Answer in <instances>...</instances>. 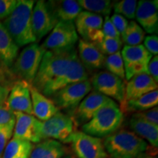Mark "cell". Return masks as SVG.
Returning <instances> with one entry per match:
<instances>
[{
    "label": "cell",
    "mask_w": 158,
    "mask_h": 158,
    "mask_svg": "<svg viewBox=\"0 0 158 158\" xmlns=\"http://www.w3.org/2000/svg\"><path fill=\"white\" fill-rule=\"evenodd\" d=\"M78 56L75 46L61 50L46 51L31 86L41 93L43 89L64 73Z\"/></svg>",
    "instance_id": "cell-1"
},
{
    "label": "cell",
    "mask_w": 158,
    "mask_h": 158,
    "mask_svg": "<svg viewBox=\"0 0 158 158\" xmlns=\"http://www.w3.org/2000/svg\"><path fill=\"white\" fill-rule=\"evenodd\" d=\"M35 2L32 0L17 1L13 11L2 23L19 48L37 41L31 26V12Z\"/></svg>",
    "instance_id": "cell-2"
},
{
    "label": "cell",
    "mask_w": 158,
    "mask_h": 158,
    "mask_svg": "<svg viewBox=\"0 0 158 158\" xmlns=\"http://www.w3.org/2000/svg\"><path fill=\"white\" fill-rule=\"evenodd\" d=\"M103 145L111 158H138L148 147L143 139L127 130H117L107 136Z\"/></svg>",
    "instance_id": "cell-3"
},
{
    "label": "cell",
    "mask_w": 158,
    "mask_h": 158,
    "mask_svg": "<svg viewBox=\"0 0 158 158\" xmlns=\"http://www.w3.org/2000/svg\"><path fill=\"white\" fill-rule=\"evenodd\" d=\"M123 121V113L114 102L102 108L89 121L83 124L82 132L99 138L107 137L118 130Z\"/></svg>",
    "instance_id": "cell-4"
},
{
    "label": "cell",
    "mask_w": 158,
    "mask_h": 158,
    "mask_svg": "<svg viewBox=\"0 0 158 158\" xmlns=\"http://www.w3.org/2000/svg\"><path fill=\"white\" fill-rule=\"evenodd\" d=\"M45 51L43 45H40L37 43L28 45L17 56L10 68L12 73L21 78L20 80L31 84Z\"/></svg>",
    "instance_id": "cell-5"
},
{
    "label": "cell",
    "mask_w": 158,
    "mask_h": 158,
    "mask_svg": "<svg viewBox=\"0 0 158 158\" xmlns=\"http://www.w3.org/2000/svg\"><path fill=\"white\" fill-rule=\"evenodd\" d=\"M92 88L91 81L86 80L68 85L56 91L50 98L59 110H68L73 113L85 97L91 92Z\"/></svg>",
    "instance_id": "cell-6"
},
{
    "label": "cell",
    "mask_w": 158,
    "mask_h": 158,
    "mask_svg": "<svg viewBox=\"0 0 158 158\" xmlns=\"http://www.w3.org/2000/svg\"><path fill=\"white\" fill-rule=\"evenodd\" d=\"M75 127L76 125L70 116L59 110L49 119L41 122V138L42 140L51 139L66 143L75 132Z\"/></svg>",
    "instance_id": "cell-7"
},
{
    "label": "cell",
    "mask_w": 158,
    "mask_h": 158,
    "mask_svg": "<svg viewBox=\"0 0 158 158\" xmlns=\"http://www.w3.org/2000/svg\"><path fill=\"white\" fill-rule=\"evenodd\" d=\"M73 151L78 158H108L103 143L100 138L81 131H75L69 138Z\"/></svg>",
    "instance_id": "cell-8"
},
{
    "label": "cell",
    "mask_w": 158,
    "mask_h": 158,
    "mask_svg": "<svg viewBox=\"0 0 158 158\" xmlns=\"http://www.w3.org/2000/svg\"><path fill=\"white\" fill-rule=\"evenodd\" d=\"M121 54L124 62L125 78L127 81L135 75L147 73V66L152 58V55L143 45H125L122 50Z\"/></svg>",
    "instance_id": "cell-9"
},
{
    "label": "cell",
    "mask_w": 158,
    "mask_h": 158,
    "mask_svg": "<svg viewBox=\"0 0 158 158\" xmlns=\"http://www.w3.org/2000/svg\"><path fill=\"white\" fill-rule=\"evenodd\" d=\"M78 41L74 22L73 21H59L51 31L43 46L45 50H61L75 46Z\"/></svg>",
    "instance_id": "cell-10"
},
{
    "label": "cell",
    "mask_w": 158,
    "mask_h": 158,
    "mask_svg": "<svg viewBox=\"0 0 158 158\" xmlns=\"http://www.w3.org/2000/svg\"><path fill=\"white\" fill-rule=\"evenodd\" d=\"M112 99L99 93L96 91L89 92L70 116L73 120L75 125L84 124L93 117L94 114L105 106L113 104Z\"/></svg>",
    "instance_id": "cell-11"
},
{
    "label": "cell",
    "mask_w": 158,
    "mask_h": 158,
    "mask_svg": "<svg viewBox=\"0 0 158 158\" xmlns=\"http://www.w3.org/2000/svg\"><path fill=\"white\" fill-rule=\"evenodd\" d=\"M49 2L40 0L36 2L31 12L32 31L37 41L48 34L58 23Z\"/></svg>",
    "instance_id": "cell-12"
},
{
    "label": "cell",
    "mask_w": 158,
    "mask_h": 158,
    "mask_svg": "<svg viewBox=\"0 0 158 158\" xmlns=\"http://www.w3.org/2000/svg\"><path fill=\"white\" fill-rule=\"evenodd\" d=\"M89 75L86 69L77 56L69 65L68 68L62 76L55 79L43 89L41 93L47 98H50L56 91L68 85L82 82L89 80Z\"/></svg>",
    "instance_id": "cell-13"
},
{
    "label": "cell",
    "mask_w": 158,
    "mask_h": 158,
    "mask_svg": "<svg viewBox=\"0 0 158 158\" xmlns=\"http://www.w3.org/2000/svg\"><path fill=\"white\" fill-rule=\"evenodd\" d=\"M92 87L94 91L121 102L125 94V83L115 75L108 71H101L92 77Z\"/></svg>",
    "instance_id": "cell-14"
},
{
    "label": "cell",
    "mask_w": 158,
    "mask_h": 158,
    "mask_svg": "<svg viewBox=\"0 0 158 158\" xmlns=\"http://www.w3.org/2000/svg\"><path fill=\"white\" fill-rule=\"evenodd\" d=\"M103 21L102 15L82 11L74 21V24L77 33L83 37V40L95 43L104 36L102 31Z\"/></svg>",
    "instance_id": "cell-15"
},
{
    "label": "cell",
    "mask_w": 158,
    "mask_h": 158,
    "mask_svg": "<svg viewBox=\"0 0 158 158\" xmlns=\"http://www.w3.org/2000/svg\"><path fill=\"white\" fill-rule=\"evenodd\" d=\"M15 115L13 138L36 143L43 141L40 135V121L33 115L21 112H15Z\"/></svg>",
    "instance_id": "cell-16"
},
{
    "label": "cell",
    "mask_w": 158,
    "mask_h": 158,
    "mask_svg": "<svg viewBox=\"0 0 158 158\" xmlns=\"http://www.w3.org/2000/svg\"><path fill=\"white\" fill-rule=\"evenodd\" d=\"M6 102L14 112L33 115L30 84L23 80L15 82L9 92Z\"/></svg>",
    "instance_id": "cell-17"
},
{
    "label": "cell",
    "mask_w": 158,
    "mask_h": 158,
    "mask_svg": "<svg viewBox=\"0 0 158 158\" xmlns=\"http://www.w3.org/2000/svg\"><path fill=\"white\" fill-rule=\"evenodd\" d=\"M135 18L146 32L149 34L157 33L158 29L157 0H141L138 2Z\"/></svg>",
    "instance_id": "cell-18"
},
{
    "label": "cell",
    "mask_w": 158,
    "mask_h": 158,
    "mask_svg": "<svg viewBox=\"0 0 158 158\" xmlns=\"http://www.w3.org/2000/svg\"><path fill=\"white\" fill-rule=\"evenodd\" d=\"M157 83L149 74L143 73L135 75L128 81L125 86V94L122 101L136 99L150 92L157 90Z\"/></svg>",
    "instance_id": "cell-19"
},
{
    "label": "cell",
    "mask_w": 158,
    "mask_h": 158,
    "mask_svg": "<svg viewBox=\"0 0 158 158\" xmlns=\"http://www.w3.org/2000/svg\"><path fill=\"white\" fill-rule=\"evenodd\" d=\"M78 58L85 68L89 70H100L104 68L106 56L93 43L79 40Z\"/></svg>",
    "instance_id": "cell-20"
},
{
    "label": "cell",
    "mask_w": 158,
    "mask_h": 158,
    "mask_svg": "<svg viewBox=\"0 0 158 158\" xmlns=\"http://www.w3.org/2000/svg\"><path fill=\"white\" fill-rule=\"evenodd\" d=\"M30 94L33 115L39 121H46L59 111L50 98L43 95L31 84Z\"/></svg>",
    "instance_id": "cell-21"
},
{
    "label": "cell",
    "mask_w": 158,
    "mask_h": 158,
    "mask_svg": "<svg viewBox=\"0 0 158 158\" xmlns=\"http://www.w3.org/2000/svg\"><path fill=\"white\" fill-rule=\"evenodd\" d=\"M120 110L126 113H138L149 110L158 104V91L154 90L139 98L120 102Z\"/></svg>",
    "instance_id": "cell-22"
},
{
    "label": "cell",
    "mask_w": 158,
    "mask_h": 158,
    "mask_svg": "<svg viewBox=\"0 0 158 158\" xmlns=\"http://www.w3.org/2000/svg\"><path fill=\"white\" fill-rule=\"evenodd\" d=\"M19 47L0 22V61L7 68H11L19 53Z\"/></svg>",
    "instance_id": "cell-23"
},
{
    "label": "cell",
    "mask_w": 158,
    "mask_h": 158,
    "mask_svg": "<svg viewBox=\"0 0 158 158\" xmlns=\"http://www.w3.org/2000/svg\"><path fill=\"white\" fill-rule=\"evenodd\" d=\"M53 13L58 21H73L82 8L77 1L74 0H60L48 1Z\"/></svg>",
    "instance_id": "cell-24"
},
{
    "label": "cell",
    "mask_w": 158,
    "mask_h": 158,
    "mask_svg": "<svg viewBox=\"0 0 158 158\" xmlns=\"http://www.w3.org/2000/svg\"><path fill=\"white\" fill-rule=\"evenodd\" d=\"M130 127L140 138L147 139L152 147H158V126L148 123L141 118L132 116L129 121Z\"/></svg>",
    "instance_id": "cell-25"
},
{
    "label": "cell",
    "mask_w": 158,
    "mask_h": 158,
    "mask_svg": "<svg viewBox=\"0 0 158 158\" xmlns=\"http://www.w3.org/2000/svg\"><path fill=\"white\" fill-rule=\"evenodd\" d=\"M78 3L82 9L99 15L109 16L114 2L108 0H79Z\"/></svg>",
    "instance_id": "cell-26"
},
{
    "label": "cell",
    "mask_w": 158,
    "mask_h": 158,
    "mask_svg": "<svg viewBox=\"0 0 158 158\" xmlns=\"http://www.w3.org/2000/svg\"><path fill=\"white\" fill-rule=\"evenodd\" d=\"M145 37V31L138 25L135 21H131L124 31V35L121 37L122 43L126 45L133 46V45H141Z\"/></svg>",
    "instance_id": "cell-27"
},
{
    "label": "cell",
    "mask_w": 158,
    "mask_h": 158,
    "mask_svg": "<svg viewBox=\"0 0 158 158\" xmlns=\"http://www.w3.org/2000/svg\"><path fill=\"white\" fill-rule=\"evenodd\" d=\"M104 68L107 70L108 72L115 75L122 80L125 79L124 62L120 51L116 54L106 56Z\"/></svg>",
    "instance_id": "cell-28"
},
{
    "label": "cell",
    "mask_w": 158,
    "mask_h": 158,
    "mask_svg": "<svg viewBox=\"0 0 158 158\" xmlns=\"http://www.w3.org/2000/svg\"><path fill=\"white\" fill-rule=\"evenodd\" d=\"M94 45L99 48L105 56L106 55H112L120 51L122 48V43L121 39L110 38L103 36L101 39L99 40L95 43H93Z\"/></svg>",
    "instance_id": "cell-29"
},
{
    "label": "cell",
    "mask_w": 158,
    "mask_h": 158,
    "mask_svg": "<svg viewBox=\"0 0 158 158\" xmlns=\"http://www.w3.org/2000/svg\"><path fill=\"white\" fill-rule=\"evenodd\" d=\"M138 1L136 0H122L114 2L113 8L116 14L121 15L129 19H135V12Z\"/></svg>",
    "instance_id": "cell-30"
},
{
    "label": "cell",
    "mask_w": 158,
    "mask_h": 158,
    "mask_svg": "<svg viewBox=\"0 0 158 158\" xmlns=\"http://www.w3.org/2000/svg\"><path fill=\"white\" fill-rule=\"evenodd\" d=\"M29 143L30 142L13 138L7 143L4 151L2 158H15L22 152Z\"/></svg>",
    "instance_id": "cell-31"
},
{
    "label": "cell",
    "mask_w": 158,
    "mask_h": 158,
    "mask_svg": "<svg viewBox=\"0 0 158 158\" xmlns=\"http://www.w3.org/2000/svg\"><path fill=\"white\" fill-rule=\"evenodd\" d=\"M15 112L8 107L6 102L0 104V129L8 126H15Z\"/></svg>",
    "instance_id": "cell-32"
},
{
    "label": "cell",
    "mask_w": 158,
    "mask_h": 158,
    "mask_svg": "<svg viewBox=\"0 0 158 158\" xmlns=\"http://www.w3.org/2000/svg\"><path fill=\"white\" fill-rule=\"evenodd\" d=\"M133 116L136 117L141 118L145 122L150 123L153 125L158 126V108L155 106L149 110H144V111L135 113Z\"/></svg>",
    "instance_id": "cell-33"
},
{
    "label": "cell",
    "mask_w": 158,
    "mask_h": 158,
    "mask_svg": "<svg viewBox=\"0 0 158 158\" xmlns=\"http://www.w3.org/2000/svg\"><path fill=\"white\" fill-rule=\"evenodd\" d=\"M13 130L14 126H8L0 129V158H2L4 151L13 134Z\"/></svg>",
    "instance_id": "cell-34"
},
{
    "label": "cell",
    "mask_w": 158,
    "mask_h": 158,
    "mask_svg": "<svg viewBox=\"0 0 158 158\" xmlns=\"http://www.w3.org/2000/svg\"><path fill=\"white\" fill-rule=\"evenodd\" d=\"M102 31L105 37L115 39H121L120 34L114 27L113 23H111L109 16L105 17L103 24H102Z\"/></svg>",
    "instance_id": "cell-35"
},
{
    "label": "cell",
    "mask_w": 158,
    "mask_h": 158,
    "mask_svg": "<svg viewBox=\"0 0 158 158\" xmlns=\"http://www.w3.org/2000/svg\"><path fill=\"white\" fill-rule=\"evenodd\" d=\"M16 4V0H0V20L7 19L13 11Z\"/></svg>",
    "instance_id": "cell-36"
},
{
    "label": "cell",
    "mask_w": 158,
    "mask_h": 158,
    "mask_svg": "<svg viewBox=\"0 0 158 158\" xmlns=\"http://www.w3.org/2000/svg\"><path fill=\"white\" fill-rule=\"evenodd\" d=\"M64 154L65 150L62 143L55 141L52 147L48 150L42 158H62Z\"/></svg>",
    "instance_id": "cell-37"
},
{
    "label": "cell",
    "mask_w": 158,
    "mask_h": 158,
    "mask_svg": "<svg viewBox=\"0 0 158 158\" xmlns=\"http://www.w3.org/2000/svg\"><path fill=\"white\" fill-rule=\"evenodd\" d=\"M110 20L122 37L126 29H127L128 23H129L127 20L122 16V15L116 14V13L110 18Z\"/></svg>",
    "instance_id": "cell-38"
},
{
    "label": "cell",
    "mask_w": 158,
    "mask_h": 158,
    "mask_svg": "<svg viewBox=\"0 0 158 158\" xmlns=\"http://www.w3.org/2000/svg\"><path fill=\"white\" fill-rule=\"evenodd\" d=\"M144 47L152 55L157 56L158 37L157 35H149L144 38Z\"/></svg>",
    "instance_id": "cell-39"
},
{
    "label": "cell",
    "mask_w": 158,
    "mask_h": 158,
    "mask_svg": "<svg viewBox=\"0 0 158 158\" xmlns=\"http://www.w3.org/2000/svg\"><path fill=\"white\" fill-rule=\"evenodd\" d=\"M147 74H149L156 83L158 82V56H154L147 66Z\"/></svg>",
    "instance_id": "cell-40"
},
{
    "label": "cell",
    "mask_w": 158,
    "mask_h": 158,
    "mask_svg": "<svg viewBox=\"0 0 158 158\" xmlns=\"http://www.w3.org/2000/svg\"><path fill=\"white\" fill-rule=\"evenodd\" d=\"M152 147H149V151L147 149L145 152L142 153L141 155L138 156V158H157V148L153 147V149H152Z\"/></svg>",
    "instance_id": "cell-41"
},
{
    "label": "cell",
    "mask_w": 158,
    "mask_h": 158,
    "mask_svg": "<svg viewBox=\"0 0 158 158\" xmlns=\"http://www.w3.org/2000/svg\"><path fill=\"white\" fill-rule=\"evenodd\" d=\"M8 94V89L5 87V86L0 85V104H2L6 102Z\"/></svg>",
    "instance_id": "cell-42"
},
{
    "label": "cell",
    "mask_w": 158,
    "mask_h": 158,
    "mask_svg": "<svg viewBox=\"0 0 158 158\" xmlns=\"http://www.w3.org/2000/svg\"><path fill=\"white\" fill-rule=\"evenodd\" d=\"M32 148H33L32 143H30L27 147L25 148L24 150H23L22 152H21V154H19V155H18L15 158H29Z\"/></svg>",
    "instance_id": "cell-43"
},
{
    "label": "cell",
    "mask_w": 158,
    "mask_h": 158,
    "mask_svg": "<svg viewBox=\"0 0 158 158\" xmlns=\"http://www.w3.org/2000/svg\"><path fill=\"white\" fill-rule=\"evenodd\" d=\"M62 158H73V157H71V156H66V157H64Z\"/></svg>",
    "instance_id": "cell-44"
}]
</instances>
